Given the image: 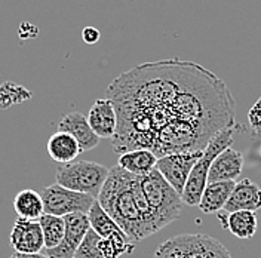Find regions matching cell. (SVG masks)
<instances>
[{
	"label": "cell",
	"instance_id": "28",
	"mask_svg": "<svg viewBox=\"0 0 261 258\" xmlns=\"http://www.w3.org/2000/svg\"><path fill=\"white\" fill-rule=\"evenodd\" d=\"M258 158H260V162H261V143H260V147H258Z\"/></svg>",
	"mask_w": 261,
	"mask_h": 258
},
{
	"label": "cell",
	"instance_id": "19",
	"mask_svg": "<svg viewBox=\"0 0 261 258\" xmlns=\"http://www.w3.org/2000/svg\"><path fill=\"white\" fill-rule=\"evenodd\" d=\"M14 210L18 218L39 221V218L45 214V205L40 193L32 189H25L18 192L14 199Z\"/></svg>",
	"mask_w": 261,
	"mask_h": 258
},
{
	"label": "cell",
	"instance_id": "5",
	"mask_svg": "<svg viewBox=\"0 0 261 258\" xmlns=\"http://www.w3.org/2000/svg\"><path fill=\"white\" fill-rule=\"evenodd\" d=\"M153 258H231L218 239L202 233H184L162 242Z\"/></svg>",
	"mask_w": 261,
	"mask_h": 258
},
{
	"label": "cell",
	"instance_id": "3",
	"mask_svg": "<svg viewBox=\"0 0 261 258\" xmlns=\"http://www.w3.org/2000/svg\"><path fill=\"white\" fill-rule=\"evenodd\" d=\"M242 129V125L234 122L231 126L224 128L220 131L217 135H214L211 141L206 144L203 148V153L200 156V159L197 161L195 168L190 172V177L187 179V184L181 193V200L182 203H186L187 207H197L200 202L202 193L208 184V175H210V169H211L212 163L215 161V158L228 147L233 144V137L236 134V131Z\"/></svg>",
	"mask_w": 261,
	"mask_h": 258
},
{
	"label": "cell",
	"instance_id": "13",
	"mask_svg": "<svg viewBox=\"0 0 261 258\" xmlns=\"http://www.w3.org/2000/svg\"><path fill=\"white\" fill-rule=\"evenodd\" d=\"M88 122L99 138H113L117 129V113L109 98H101L89 109Z\"/></svg>",
	"mask_w": 261,
	"mask_h": 258
},
{
	"label": "cell",
	"instance_id": "18",
	"mask_svg": "<svg viewBox=\"0 0 261 258\" xmlns=\"http://www.w3.org/2000/svg\"><path fill=\"white\" fill-rule=\"evenodd\" d=\"M48 153L50 159L58 162L60 165H65L76 161V158L82 153L79 143L67 132L57 131L50 135L48 141Z\"/></svg>",
	"mask_w": 261,
	"mask_h": 258
},
{
	"label": "cell",
	"instance_id": "4",
	"mask_svg": "<svg viewBox=\"0 0 261 258\" xmlns=\"http://www.w3.org/2000/svg\"><path fill=\"white\" fill-rule=\"evenodd\" d=\"M141 189L151 208L158 231L175 221L181 215V196L156 168L150 174L141 177Z\"/></svg>",
	"mask_w": 261,
	"mask_h": 258
},
{
	"label": "cell",
	"instance_id": "11",
	"mask_svg": "<svg viewBox=\"0 0 261 258\" xmlns=\"http://www.w3.org/2000/svg\"><path fill=\"white\" fill-rule=\"evenodd\" d=\"M58 131L70 134L79 143L82 151L94 150L99 143V137L92 131L88 117H85L79 112L64 114L58 123Z\"/></svg>",
	"mask_w": 261,
	"mask_h": 258
},
{
	"label": "cell",
	"instance_id": "23",
	"mask_svg": "<svg viewBox=\"0 0 261 258\" xmlns=\"http://www.w3.org/2000/svg\"><path fill=\"white\" fill-rule=\"evenodd\" d=\"M99 241H101V236L97 235L92 228H89L85 239L79 245L74 258H104L99 251Z\"/></svg>",
	"mask_w": 261,
	"mask_h": 258
},
{
	"label": "cell",
	"instance_id": "9",
	"mask_svg": "<svg viewBox=\"0 0 261 258\" xmlns=\"http://www.w3.org/2000/svg\"><path fill=\"white\" fill-rule=\"evenodd\" d=\"M64 223L65 233L61 243L57 248L45 249V255L48 258H74L79 245L91 228L88 214L81 212L65 215Z\"/></svg>",
	"mask_w": 261,
	"mask_h": 258
},
{
	"label": "cell",
	"instance_id": "24",
	"mask_svg": "<svg viewBox=\"0 0 261 258\" xmlns=\"http://www.w3.org/2000/svg\"><path fill=\"white\" fill-rule=\"evenodd\" d=\"M248 123L254 135H261V97L248 112Z\"/></svg>",
	"mask_w": 261,
	"mask_h": 258
},
{
	"label": "cell",
	"instance_id": "16",
	"mask_svg": "<svg viewBox=\"0 0 261 258\" xmlns=\"http://www.w3.org/2000/svg\"><path fill=\"white\" fill-rule=\"evenodd\" d=\"M236 186V181H217L208 183L197 208L203 214H214L224 210L228 197Z\"/></svg>",
	"mask_w": 261,
	"mask_h": 258
},
{
	"label": "cell",
	"instance_id": "7",
	"mask_svg": "<svg viewBox=\"0 0 261 258\" xmlns=\"http://www.w3.org/2000/svg\"><path fill=\"white\" fill-rule=\"evenodd\" d=\"M42 199L45 205V214H50L55 217H63L70 214H88L91 207L97 199L92 196L79 192L68 190L60 184H50L42 190Z\"/></svg>",
	"mask_w": 261,
	"mask_h": 258
},
{
	"label": "cell",
	"instance_id": "25",
	"mask_svg": "<svg viewBox=\"0 0 261 258\" xmlns=\"http://www.w3.org/2000/svg\"><path fill=\"white\" fill-rule=\"evenodd\" d=\"M101 37V33L95 27H85L82 32V39L86 45H95Z\"/></svg>",
	"mask_w": 261,
	"mask_h": 258
},
{
	"label": "cell",
	"instance_id": "15",
	"mask_svg": "<svg viewBox=\"0 0 261 258\" xmlns=\"http://www.w3.org/2000/svg\"><path fill=\"white\" fill-rule=\"evenodd\" d=\"M218 215V221L221 223L223 228L228 230L233 236H236L238 239H252L257 226H258V220L255 212L251 211H236V212H226V211H220L217 212Z\"/></svg>",
	"mask_w": 261,
	"mask_h": 258
},
{
	"label": "cell",
	"instance_id": "12",
	"mask_svg": "<svg viewBox=\"0 0 261 258\" xmlns=\"http://www.w3.org/2000/svg\"><path fill=\"white\" fill-rule=\"evenodd\" d=\"M258 210H261V187L258 184H255L252 179L244 178L236 183L223 211H226V212H236V211L255 212Z\"/></svg>",
	"mask_w": 261,
	"mask_h": 258
},
{
	"label": "cell",
	"instance_id": "2",
	"mask_svg": "<svg viewBox=\"0 0 261 258\" xmlns=\"http://www.w3.org/2000/svg\"><path fill=\"white\" fill-rule=\"evenodd\" d=\"M135 179L137 175H132L116 165L110 168L109 177L97 199L102 210L113 218L134 243L156 233L138 211L134 197Z\"/></svg>",
	"mask_w": 261,
	"mask_h": 258
},
{
	"label": "cell",
	"instance_id": "22",
	"mask_svg": "<svg viewBox=\"0 0 261 258\" xmlns=\"http://www.w3.org/2000/svg\"><path fill=\"white\" fill-rule=\"evenodd\" d=\"M33 97L32 91L14 82H3L0 85V109H8L16 104H22Z\"/></svg>",
	"mask_w": 261,
	"mask_h": 258
},
{
	"label": "cell",
	"instance_id": "17",
	"mask_svg": "<svg viewBox=\"0 0 261 258\" xmlns=\"http://www.w3.org/2000/svg\"><path fill=\"white\" fill-rule=\"evenodd\" d=\"M158 159L159 158L151 150L137 148V150H130V151H126V153H122L119 156L117 166H120L122 169H125L126 172H129L132 175L144 177L156 168Z\"/></svg>",
	"mask_w": 261,
	"mask_h": 258
},
{
	"label": "cell",
	"instance_id": "14",
	"mask_svg": "<svg viewBox=\"0 0 261 258\" xmlns=\"http://www.w3.org/2000/svg\"><path fill=\"white\" fill-rule=\"evenodd\" d=\"M244 154L233 147L223 150L212 163L208 183L217 181H236L244 169Z\"/></svg>",
	"mask_w": 261,
	"mask_h": 258
},
{
	"label": "cell",
	"instance_id": "27",
	"mask_svg": "<svg viewBox=\"0 0 261 258\" xmlns=\"http://www.w3.org/2000/svg\"><path fill=\"white\" fill-rule=\"evenodd\" d=\"M11 258H48L45 254H22V252H15L12 254Z\"/></svg>",
	"mask_w": 261,
	"mask_h": 258
},
{
	"label": "cell",
	"instance_id": "26",
	"mask_svg": "<svg viewBox=\"0 0 261 258\" xmlns=\"http://www.w3.org/2000/svg\"><path fill=\"white\" fill-rule=\"evenodd\" d=\"M99 251H101V254H102L104 258H119V254L114 249L113 243L110 242L109 239H102L101 238V241H99Z\"/></svg>",
	"mask_w": 261,
	"mask_h": 258
},
{
	"label": "cell",
	"instance_id": "20",
	"mask_svg": "<svg viewBox=\"0 0 261 258\" xmlns=\"http://www.w3.org/2000/svg\"><path fill=\"white\" fill-rule=\"evenodd\" d=\"M88 218H89V223H91V228L97 235H99L102 239H109L113 235L123 231L120 227L116 224L113 218L102 210V207L98 203V200H95L94 205L91 207V210L88 212Z\"/></svg>",
	"mask_w": 261,
	"mask_h": 258
},
{
	"label": "cell",
	"instance_id": "21",
	"mask_svg": "<svg viewBox=\"0 0 261 258\" xmlns=\"http://www.w3.org/2000/svg\"><path fill=\"white\" fill-rule=\"evenodd\" d=\"M39 224L43 231V241H45V248L52 249L57 248L65 233V223L63 217H55L50 214H43L39 218Z\"/></svg>",
	"mask_w": 261,
	"mask_h": 258
},
{
	"label": "cell",
	"instance_id": "1",
	"mask_svg": "<svg viewBox=\"0 0 261 258\" xmlns=\"http://www.w3.org/2000/svg\"><path fill=\"white\" fill-rule=\"evenodd\" d=\"M107 98L117 113L112 138L117 154L147 148L162 158L203 150L236 122L226 82L178 58L132 67L109 85Z\"/></svg>",
	"mask_w": 261,
	"mask_h": 258
},
{
	"label": "cell",
	"instance_id": "10",
	"mask_svg": "<svg viewBox=\"0 0 261 258\" xmlns=\"http://www.w3.org/2000/svg\"><path fill=\"white\" fill-rule=\"evenodd\" d=\"M9 242L11 246L15 249V252L39 254L45 246L43 231L39 221L16 218L9 236Z\"/></svg>",
	"mask_w": 261,
	"mask_h": 258
},
{
	"label": "cell",
	"instance_id": "6",
	"mask_svg": "<svg viewBox=\"0 0 261 258\" xmlns=\"http://www.w3.org/2000/svg\"><path fill=\"white\" fill-rule=\"evenodd\" d=\"M109 172L110 169L107 166L97 162L73 161L58 166L57 184L98 199Z\"/></svg>",
	"mask_w": 261,
	"mask_h": 258
},
{
	"label": "cell",
	"instance_id": "8",
	"mask_svg": "<svg viewBox=\"0 0 261 258\" xmlns=\"http://www.w3.org/2000/svg\"><path fill=\"white\" fill-rule=\"evenodd\" d=\"M202 153H203V150L166 154V156H162L158 159L156 169L174 187V190L181 196L186 184H187V179L190 177V172L195 168L197 161L200 159Z\"/></svg>",
	"mask_w": 261,
	"mask_h": 258
}]
</instances>
